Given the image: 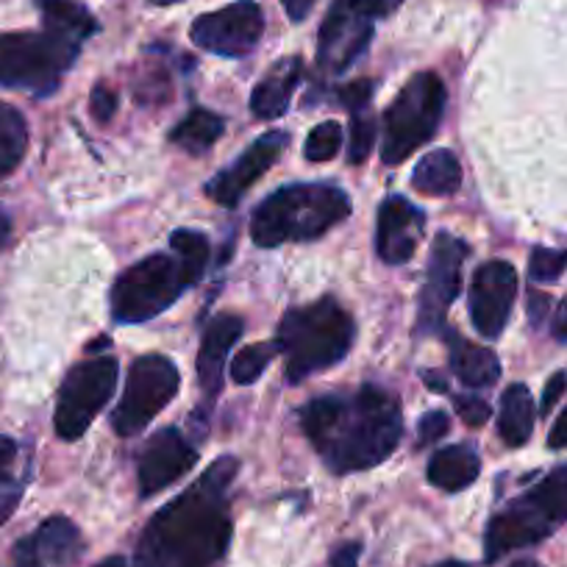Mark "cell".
Instances as JSON below:
<instances>
[{"label":"cell","mask_w":567,"mask_h":567,"mask_svg":"<svg viewBox=\"0 0 567 567\" xmlns=\"http://www.w3.org/2000/svg\"><path fill=\"white\" fill-rule=\"evenodd\" d=\"M425 217L403 195H390L379 209V226H375V254L386 265H403L414 256L420 239H423Z\"/></svg>","instance_id":"ac0fdd59"},{"label":"cell","mask_w":567,"mask_h":567,"mask_svg":"<svg viewBox=\"0 0 567 567\" xmlns=\"http://www.w3.org/2000/svg\"><path fill=\"white\" fill-rule=\"evenodd\" d=\"M34 3L40 9L45 29L59 31L70 40L84 42L97 31V20L79 0H34Z\"/></svg>","instance_id":"d4e9b609"},{"label":"cell","mask_w":567,"mask_h":567,"mask_svg":"<svg viewBox=\"0 0 567 567\" xmlns=\"http://www.w3.org/2000/svg\"><path fill=\"white\" fill-rule=\"evenodd\" d=\"M432 567H467V565L460 559H449V561H440V565H432Z\"/></svg>","instance_id":"681fc988"},{"label":"cell","mask_w":567,"mask_h":567,"mask_svg":"<svg viewBox=\"0 0 567 567\" xmlns=\"http://www.w3.org/2000/svg\"><path fill=\"white\" fill-rule=\"evenodd\" d=\"M265 34V12L254 0H237L217 12L200 14L189 29V37L204 51L217 56H248Z\"/></svg>","instance_id":"4fadbf2b"},{"label":"cell","mask_w":567,"mask_h":567,"mask_svg":"<svg viewBox=\"0 0 567 567\" xmlns=\"http://www.w3.org/2000/svg\"><path fill=\"white\" fill-rule=\"evenodd\" d=\"M278 346L276 342H256V346H248L245 351H239L231 362V379L237 384H254L270 362L276 359Z\"/></svg>","instance_id":"f1b7e54d"},{"label":"cell","mask_w":567,"mask_h":567,"mask_svg":"<svg viewBox=\"0 0 567 567\" xmlns=\"http://www.w3.org/2000/svg\"><path fill=\"white\" fill-rule=\"evenodd\" d=\"M171 245H173V250H176L178 259H182L184 270H187V276H189V281L198 284L200 278H204L206 267H209V254H212L209 239H206L200 231L178 228V231H173Z\"/></svg>","instance_id":"83f0119b"},{"label":"cell","mask_w":567,"mask_h":567,"mask_svg":"<svg viewBox=\"0 0 567 567\" xmlns=\"http://www.w3.org/2000/svg\"><path fill=\"white\" fill-rule=\"evenodd\" d=\"M20 498H23V484L0 482V526L12 517V512L18 509Z\"/></svg>","instance_id":"8d00e7d4"},{"label":"cell","mask_w":567,"mask_h":567,"mask_svg":"<svg viewBox=\"0 0 567 567\" xmlns=\"http://www.w3.org/2000/svg\"><path fill=\"white\" fill-rule=\"evenodd\" d=\"M340 103L348 109V112H362V109H368L370 97H373V81L368 79H359V81H351V84L340 86Z\"/></svg>","instance_id":"836d02e7"},{"label":"cell","mask_w":567,"mask_h":567,"mask_svg":"<svg viewBox=\"0 0 567 567\" xmlns=\"http://www.w3.org/2000/svg\"><path fill=\"white\" fill-rule=\"evenodd\" d=\"M423 379H425V384H429V386H434V390H440V392H449V384H445V379H443V375H434V370H429V373H425Z\"/></svg>","instance_id":"bcb514c9"},{"label":"cell","mask_w":567,"mask_h":567,"mask_svg":"<svg viewBox=\"0 0 567 567\" xmlns=\"http://www.w3.org/2000/svg\"><path fill=\"white\" fill-rule=\"evenodd\" d=\"M117 359L97 357L90 362L75 364L62 381L56 403V417H53V429H56L59 440H79L81 434L92 425L103 406L112 398L114 384H117Z\"/></svg>","instance_id":"30bf717a"},{"label":"cell","mask_w":567,"mask_h":567,"mask_svg":"<svg viewBox=\"0 0 567 567\" xmlns=\"http://www.w3.org/2000/svg\"><path fill=\"white\" fill-rule=\"evenodd\" d=\"M375 12L368 0H337L326 14L318 37V70L340 75L368 51L373 40Z\"/></svg>","instance_id":"8fae6325"},{"label":"cell","mask_w":567,"mask_h":567,"mask_svg":"<svg viewBox=\"0 0 567 567\" xmlns=\"http://www.w3.org/2000/svg\"><path fill=\"white\" fill-rule=\"evenodd\" d=\"M353 337V318L334 298H320L307 307L290 309L278 323L276 337L278 353L287 357V381L298 384L307 375L346 359Z\"/></svg>","instance_id":"277c9868"},{"label":"cell","mask_w":567,"mask_h":567,"mask_svg":"<svg viewBox=\"0 0 567 567\" xmlns=\"http://www.w3.org/2000/svg\"><path fill=\"white\" fill-rule=\"evenodd\" d=\"M517 298V272L509 261H484L471 284V320L476 331L487 340L501 337Z\"/></svg>","instance_id":"5bb4252c"},{"label":"cell","mask_w":567,"mask_h":567,"mask_svg":"<svg viewBox=\"0 0 567 567\" xmlns=\"http://www.w3.org/2000/svg\"><path fill=\"white\" fill-rule=\"evenodd\" d=\"M534 432V401L526 384H512L501 395L498 434L509 449H520Z\"/></svg>","instance_id":"603a6c76"},{"label":"cell","mask_w":567,"mask_h":567,"mask_svg":"<svg viewBox=\"0 0 567 567\" xmlns=\"http://www.w3.org/2000/svg\"><path fill=\"white\" fill-rule=\"evenodd\" d=\"M84 554V537L70 517H48L45 523L18 539L12 567H73Z\"/></svg>","instance_id":"e0dca14e"},{"label":"cell","mask_w":567,"mask_h":567,"mask_svg":"<svg viewBox=\"0 0 567 567\" xmlns=\"http://www.w3.org/2000/svg\"><path fill=\"white\" fill-rule=\"evenodd\" d=\"M449 429H451V420L443 409H440V412H429L417 425V437H420L417 445L420 449H425V445L440 443V440L449 434Z\"/></svg>","instance_id":"d6a6232c"},{"label":"cell","mask_w":567,"mask_h":567,"mask_svg":"<svg viewBox=\"0 0 567 567\" xmlns=\"http://www.w3.org/2000/svg\"><path fill=\"white\" fill-rule=\"evenodd\" d=\"M482 473V460L467 445H449L440 449L429 462V482L445 493H460L471 487Z\"/></svg>","instance_id":"7402d4cb"},{"label":"cell","mask_w":567,"mask_h":567,"mask_svg":"<svg viewBox=\"0 0 567 567\" xmlns=\"http://www.w3.org/2000/svg\"><path fill=\"white\" fill-rule=\"evenodd\" d=\"M467 248L465 239L443 231L437 234L429 254V270H425L423 292H420V312H417V331L432 334L443 326L451 303L456 301L462 287V267H465Z\"/></svg>","instance_id":"7c38bea8"},{"label":"cell","mask_w":567,"mask_h":567,"mask_svg":"<svg viewBox=\"0 0 567 567\" xmlns=\"http://www.w3.org/2000/svg\"><path fill=\"white\" fill-rule=\"evenodd\" d=\"M550 331H554L556 340L567 342V296L561 298V303H559V307H556L554 326H550Z\"/></svg>","instance_id":"ee69618b"},{"label":"cell","mask_w":567,"mask_h":567,"mask_svg":"<svg viewBox=\"0 0 567 567\" xmlns=\"http://www.w3.org/2000/svg\"><path fill=\"white\" fill-rule=\"evenodd\" d=\"M359 554H362V545L346 543L331 554V559L326 561V567H359Z\"/></svg>","instance_id":"74e56055"},{"label":"cell","mask_w":567,"mask_h":567,"mask_svg":"<svg viewBox=\"0 0 567 567\" xmlns=\"http://www.w3.org/2000/svg\"><path fill=\"white\" fill-rule=\"evenodd\" d=\"M342 148V128L329 120V123H320L318 128H312V134L307 136V145H303V156L309 162H329L334 159L337 151Z\"/></svg>","instance_id":"f546056e"},{"label":"cell","mask_w":567,"mask_h":567,"mask_svg":"<svg viewBox=\"0 0 567 567\" xmlns=\"http://www.w3.org/2000/svg\"><path fill=\"white\" fill-rule=\"evenodd\" d=\"M14 460H18V443L7 434H0V482H9Z\"/></svg>","instance_id":"ab89813d"},{"label":"cell","mask_w":567,"mask_h":567,"mask_svg":"<svg viewBox=\"0 0 567 567\" xmlns=\"http://www.w3.org/2000/svg\"><path fill=\"white\" fill-rule=\"evenodd\" d=\"M243 337V318L237 315H217L204 331L198 351V381L209 398L220 395L223 390V364L234 342Z\"/></svg>","instance_id":"d6986e66"},{"label":"cell","mask_w":567,"mask_h":567,"mask_svg":"<svg viewBox=\"0 0 567 567\" xmlns=\"http://www.w3.org/2000/svg\"><path fill=\"white\" fill-rule=\"evenodd\" d=\"M401 3H403V0H368V7L373 9L375 18H386V14L395 12Z\"/></svg>","instance_id":"f6af8a7d"},{"label":"cell","mask_w":567,"mask_h":567,"mask_svg":"<svg viewBox=\"0 0 567 567\" xmlns=\"http://www.w3.org/2000/svg\"><path fill=\"white\" fill-rule=\"evenodd\" d=\"M90 109L92 117H95L97 123H109V120L114 117V112H117V92L106 84H97L95 90H92Z\"/></svg>","instance_id":"d590c367"},{"label":"cell","mask_w":567,"mask_h":567,"mask_svg":"<svg viewBox=\"0 0 567 567\" xmlns=\"http://www.w3.org/2000/svg\"><path fill=\"white\" fill-rule=\"evenodd\" d=\"M29 151V123L9 103H0V178H7Z\"/></svg>","instance_id":"4316f807"},{"label":"cell","mask_w":567,"mask_h":567,"mask_svg":"<svg viewBox=\"0 0 567 567\" xmlns=\"http://www.w3.org/2000/svg\"><path fill=\"white\" fill-rule=\"evenodd\" d=\"M95 567H128V565H125L123 556H112V559H103L101 565H95Z\"/></svg>","instance_id":"c3c4849f"},{"label":"cell","mask_w":567,"mask_h":567,"mask_svg":"<svg viewBox=\"0 0 567 567\" xmlns=\"http://www.w3.org/2000/svg\"><path fill=\"white\" fill-rule=\"evenodd\" d=\"M412 187L423 195H454L462 187V165L451 151L425 154L412 173Z\"/></svg>","instance_id":"cb8c5ba5"},{"label":"cell","mask_w":567,"mask_h":567,"mask_svg":"<svg viewBox=\"0 0 567 567\" xmlns=\"http://www.w3.org/2000/svg\"><path fill=\"white\" fill-rule=\"evenodd\" d=\"M301 429L334 473L368 471L401 443V398L375 384L353 395H320L301 409Z\"/></svg>","instance_id":"7a4b0ae2"},{"label":"cell","mask_w":567,"mask_h":567,"mask_svg":"<svg viewBox=\"0 0 567 567\" xmlns=\"http://www.w3.org/2000/svg\"><path fill=\"white\" fill-rule=\"evenodd\" d=\"M290 136L284 131H267L259 140L250 142V148L234 162L231 167H226L223 173H217L209 184H206V195H209L215 204L220 206H237L243 200V195L270 171L278 162V156L284 154Z\"/></svg>","instance_id":"2e32d148"},{"label":"cell","mask_w":567,"mask_h":567,"mask_svg":"<svg viewBox=\"0 0 567 567\" xmlns=\"http://www.w3.org/2000/svg\"><path fill=\"white\" fill-rule=\"evenodd\" d=\"M237 471L239 462L223 456L162 506L136 543L134 567H215L231 543L228 489Z\"/></svg>","instance_id":"6da1fadb"},{"label":"cell","mask_w":567,"mask_h":567,"mask_svg":"<svg viewBox=\"0 0 567 567\" xmlns=\"http://www.w3.org/2000/svg\"><path fill=\"white\" fill-rule=\"evenodd\" d=\"M151 7H173V3H182V0H148Z\"/></svg>","instance_id":"816d5d0a"},{"label":"cell","mask_w":567,"mask_h":567,"mask_svg":"<svg viewBox=\"0 0 567 567\" xmlns=\"http://www.w3.org/2000/svg\"><path fill=\"white\" fill-rule=\"evenodd\" d=\"M567 270V250L534 248L528 259V276L534 284H550Z\"/></svg>","instance_id":"1f68e13d"},{"label":"cell","mask_w":567,"mask_h":567,"mask_svg":"<svg viewBox=\"0 0 567 567\" xmlns=\"http://www.w3.org/2000/svg\"><path fill=\"white\" fill-rule=\"evenodd\" d=\"M303 62L301 56L278 59L265 79L254 86L250 95V112L259 120H278L287 109H290L292 95H296L298 84H301Z\"/></svg>","instance_id":"ffe728a7"},{"label":"cell","mask_w":567,"mask_h":567,"mask_svg":"<svg viewBox=\"0 0 567 567\" xmlns=\"http://www.w3.org/2000/svg\"><path fill=\"white\" fill-rule=\"evenodd\" d=\"M195 462H198V449L173 425L162 429L148 440V445L140 454V467H136L140 495L151 498V495L162 493L165 487L176 484L178 478L187 476Z\"/></svg>","instance_id":"9a60e30c"},{"label":"cell","mask_w":567,"mask_h":567,"mask_svg":"<svg viewBox=\"0 0 567 567\" xmlns=\"http://www.w3.org/2000/svg\"><path fill=\"white\" fill-rule=\"evenodd\" d=\"M451 346V370L456 379L473 390L493 386L501 375V362L493 351L482 346H473L471 340L460 334H449Z\"/></svg>","instance_id":"44dd1931"},{"label":"cell","mask_w":567,"mask_h":567,"mask_svg":"<svg viewBox=\"0 0 567 567\" xmlns=\"http://www.w3.org/2000/svg\"><path fill=\"white\" fill-rule=\"evenodd\" d=\"M445 101L449 92L437 73H417L403 84L384 114V140H381L384 165H401L437 134Z\"/></svg>","instance_id":"52a82bcc"},{"label":"cell","mask_w":567,"mask_h":567,"mask_svg":"<svg viewBox=\"0 0 567 567\" xmlns=\"http://www.w3.org/2000/svg\"><path fill=\"white\" fill-rule=\"evenodd\" d=\"M178 368L162 353H148L131 364L128 381H125L123 401L112 414L114 432L120 437H136L151 425V420L176 398Z\"/></svg>","instance_id":"9c48e42d"},{"label":"cell","mask_w":567,"mask_h":567,"mask_svg":"<svg viewBox=\"0 0 567 567\" xmlns=\"http://www.w3.org/2000/svg\"><path fill=\"white\" fill-rule=\"evenodd\" d=\"M454 406L456 412L462 414V420H465L467 425H473V429H478V425H484L489 420V403L484 401V398H476V395L454 398Z\"/></svg>","instance_id":"e575fe53"},{"label":"cell","mask_w":567,"mask_h":567,"mask_svg":"<svg viewBox=\"0 0 567 567\" xmlns=\"http://www.w3.org/2000/svg\"><path fill=\"white\" fill-rule=\"evenodd\" d=\"M567 523V462L554 467L539 484L528 493L506 504L498 515L489 520L487 537H484V556L487 561H498L512 550L528 548Z\"/></svg>","instance_id":"5b68a950"},{"label":"cell","mask_w":567,"mask_h":567,"mask_svg":"<svg viewBox=\"0 0 567 567\" xmlns=\"http://www.w3.org/2000/svg\"><path fill=\"white\" fill-rule=\"evenodd\" d=\"M548 312H550V298L545 296V292H537V290L528 292V318H532V323L539 326Z\"/></svg>","instance_id":"60d3db41"},{"label":"cell","mask_w":567,"mask_h":567,"mask_svg":"<svg viewBox=\"0 0 567 567\" xmlns=\"http://www.w3.org/2000/svg\"><path fill=\"white\" fill-rule=\"evenodd\" d=\"M565 386H567V375L561 373V370H559V373L550 375V381H548V384H545V392H543V406H539V412L548 414L550 409H554V403L559 401L561 392H565Z\"/></svg>","instance_id":"f35d334b"},{"label":"cell","mask_w":567,"mask_h":567,"mask_svg":"<svg viewBox=\"0 0 567 567\" xmlns=\"http://www.w3.org/2000/svg\"><path fill=\"white\" fill-rule=\"evenodd\" d=\"M351 215V200L329 184H292L261 200L250 220V237L259 248L309 243Z\"/></svg>","instance_id":"3957f363"},{"label":"cell","mask_w":567,"mask_h":567,"mask_svg":"<svg viewBox=\"0 0 567 567\" xmlns=\"http://www.w3.org/2000/svg\"><path fill=\"white\" fill-rule=\"evenodd\" d=\"M223 117H217L209 109H193L176 128L171 131V142L189 154H206L223 136Z\"/></svg>","instance_id":"484cf974"},{"label":"cell","mask_w":567,"mask_h":567,"mask_svg":"<svg viewBox=\"0 0 567 567\" xmlns=\"http://www.w3.org/2000/svg\"><path fill=\"white\" fill-rule=\"evenodd\" d=\"M375 142V120L370 117L368 109L362 112H353L351 120V142H348V162L351 165H362L370 156Z\"/></svg>","instance_id":"4dcf8cb0"},{"label":"cell","mask_w":567,"mask_h":567,"mask_svg":"<svg viewBox=\"0 0 567 567\" xmlns=\"http://www.w3.org/2000/svg\"><path fill=\"white\" fill-rule=\"evenodd\" d=\"M9 231H12V223H9V215H7V212L0 209V248H3V245H7Z\"/></svg>","instance_id":"7dc6e473"},{"label":"cell","mask_w":567,"mask_h":567,"mask_svg":"<svg viewBox=\"0 0 567 567\" xmlns=\"http://www.w3.org/2000/svg\"><path fill=\"white\" fill-rule=\"evenodd\" d=\"M81 42L53 29L0 34V86L51 95L79 59Z\"/></svg>","instance_id":"8992f818"},{"label":"cell","mask_w":567,"mask_h":567,"mask_svg":"<svg viewBox=\"0 0 567 567\" xmlns=\"http://www.w3.org/2000/svg\"><path fill=\"white\" fill-rule=\"evenodd\" d=\"M193 287L182 259L171 254L145 256L117 276L112 287V315L120 323H145L165 312Z\"/></svg>","instance_id":"ba28073f"},{"label":"cell","mask_w":567,"mask_h":567,"mask_svg":"<svg viewBox=\"0 0 567 567\" xmlns=\"http://www.w3.org/2000/svg\"><path fill=\"white\" fill-rule=\"evenodd\" d=\"M548 445L550 449H567V409L556 417L554 429L548 434Z\"/></svg>","instance_id":"7bdbcfd3"},{"label":"cell","mask_w":567,"mask_h":567,"mask_svg":"<svg viewBox=\"0 0 567 567\" xmlns=\"http://www.w3.org/2000/svg\"><path fill=\"white\" fill-rule=\"evenodd\" d=\"M281 3L287 18H290L292 23H301V20H307V14L312 12L318 0H281Z\"/></svg>","instance_id":"b9f144b4"},{"label":"cell","mask_w":567,"mask_h":567,"mask_svg":"<svg viewBox=\"0 0 567 567\" xmlns=\"http://www.w3.org/2000/svg\"><path fill=\"white\" fill-rule=\"evenodd\" d=\"M512 567H543V565H539V561H534V559H517Z\"/></svg>","instance_id":"f907efd6"}]
</instances>
